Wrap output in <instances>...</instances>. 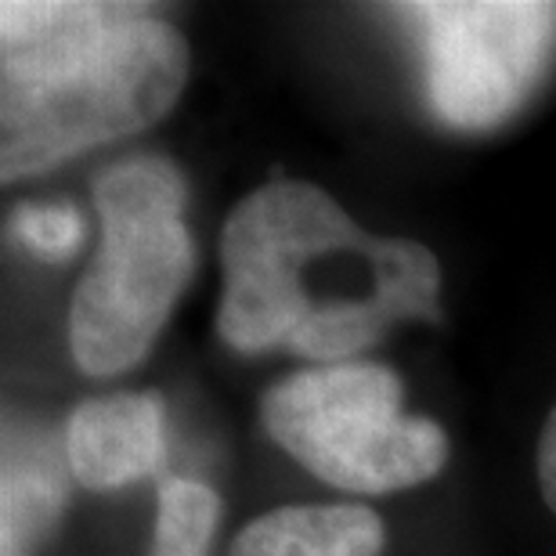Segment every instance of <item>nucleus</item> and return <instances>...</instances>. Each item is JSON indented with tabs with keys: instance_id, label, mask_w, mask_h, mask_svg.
<instances>
[{
	"instance_id": "nucleus-1",
	"label": "nucleus",
	"mask_w": 556,
	"mask_h": 556,
	"mask_svg": "<svg viewBox=\"0 0 556 556\" xmlns=\"http://www.w3.org/2000/svg\"><path fill=\"white\" fill-rule=\"evenodd\" d=\"M217 332L228 348H286L337 365L397 321H441L438 257L358 228L307 181H271L231 210L220 236Z\"/></svg>"
},
{
	"instance_id": "nucleus-2",
	"label": "nucleus",
	"mask_w": 556,
	"mask_h": 556,
	"mask_svg": "<svg viewBox=\"0 0 556 556\" xmlns=\"http://www.w3.org/2000/svg\"><path fill=\"white\" fill-rule=\"evenodd\" d=\"M188 43L138 4H0V174H40L152 127L181 98Z\"/></svg>"
},
{
	"instance_id": "nucleus-3",
	"label": "nucleus",
	"mask_w": 556,
	"mask_h": 556,
	"mask_svg": "<svg viewBox=\"0 0 556 556\" xmlns=\"http://www.w3.org/2000/svg\"><path fill=\"white\" fill-rule=\"evenodd\" d=\"M102 250L70 307V351L87 376H116L149 354L192 278L185 181L170 163L135 160L98 177Z\"/></svg>"
},
{
	"instance_id": "nucleus-4",
	"label": "nucleus",
	"mask_w": 556,
	"mask_h": 556,
	"mask_svg": "<svg viewBox=\"0 0 556 556\" xmlns=\"http://www.w3.org/2000/svg\"><path fill=\"white\" fill-rule=\"evenodd\" d=\"M278 448L343 492H402L448 463V438L402 413V380L383 365L337 362L293 372L264 397Z\"/></svg>"
},
{
	"instance_id": "nucleus-5",
	"label": "nucleus",
	"mask_w": 556,
	"mask_h": 556,
	"mask_svg": "<svg viewBox=\"0 0 556 556\" xmlns=\"http://www.w3.org/2000/svg\"><path fill=\"white\" fill-rule=\"evenodd\" d=\"M422 84L444 124L488 130L514 116L556 43V4H408Z\"/></svg>"
},
{
	"instance_id": "nucleus-6",
	"label": "nucleus",
	"mask_w": 556,
	"mask_h": 556,
	"mask_svg": "<svg viewBox=\"0 0 556 556\" xmlns=\"http://www.w3.org/2000/svg\"><path fill=\"white\" fill-rule=\"evenodd\" d=\"M166 452L163 405L155 394H109L70 416L65 459L91 492L141 481L160 470Z\"/></svg>"
},
{
	"instance_id": "nucleus-7",
	"label": "nucleus",
	"mask_w": 556,
	"mask_h": 556,
	"mask_svg": "<svg viewBox=\"0 0 556 556\" xmlns=\"http://www.w3.org/2000/svg\"><path fill=\"white\" fill-rule=\"evenodd\" d=\"M383 520L365 506H286L257 517L231 556H380Z\"/></svg>"
},
{
	"instance_id": "nucleus-8",
	"label": "nucleus",
	"mask_w": 556,
	"mask_h": 556,
	"mask_svg": "<svg viewBox=\"0 0 556 556\" xmlns=\"http://www.w3.org/2000/svg\"><path fill=\"white\" fill-rule=\"evenodd\" d=\"M62 506V484L37 463H11L4 470V509H0V556H29L48 535Z\"/></svg>"
},
{
	"instance_id": "nucleus-9",
	"label": "nucleus",
	"mask_w": 556,
	"mask_h": 556,
	"mask_svg": "<svg viewBox=\"0 0 556 556\" xmlns=\"http://www.w3.org/2000/svg\"><path fill=\"white\" fill-rule=\"evenodd\" d=\"M217 520L220 498L214 488L188 477H166L160 484L152 556H206Z\"/></svg>"
},
{
	"instance_id": "nucleus-10",
	"label": "nucleus",
	"mask_w": 556,
	"mask_h": 556,
	"mask_svg": "<svg viewBox=\"0 0 556 556\" xmlns=\"http://www.w3.org/2000/svg\"><path fill=\"white\" fill-rule=\"evenodd\" d=\"M15 236L26 242V247L37 253V257L48 261H62L80 247L84 225L80 214L65 203H26L15 210Z\"/></svg>"
},
{
	"instance_id": "nucleus-11",
	"label": "nucleus",
	"mask_w": 556,
	"mask_h": 556,
	"mask_svg": "<svg viewBox=\"0 0 556 556\" xmlns=\"http://www.w3.org/2000/svg\"><path fill=\"white\" fill-rule=\"evenodd\" d=\"M539 488L546 506L556 514V408L549 413L546 427H542L539 438Z\"/></svg>"
}]
</instances>
